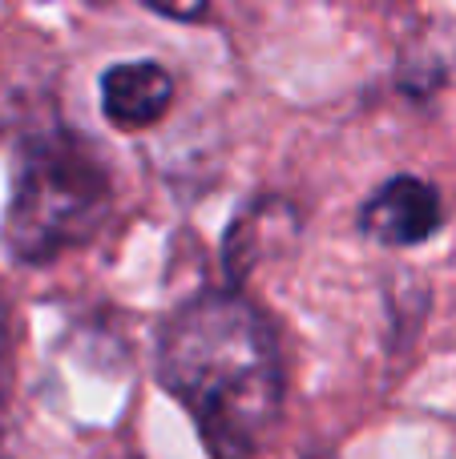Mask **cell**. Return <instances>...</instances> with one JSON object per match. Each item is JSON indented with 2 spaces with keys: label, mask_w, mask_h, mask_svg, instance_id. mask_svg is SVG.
<instances>
[{
  "label": "cell",
  "mask_w": 456,
  "mask_h": 459,
  "mask_svg": "<svg viewBox=\"0 0 456 459\" xmlns=\"http://www.w3.org/2000/svg\"><path fill=\"white\" fill-rule=\"evenodd\" d=\"M158 379L190 411L215 459H255L283 407V359L267 318L231 290H210L170 315Z\"/></svg>",
  "instance_id": "obj_1"
},
{
  "label": "cell",
  "mask_w": 456,
  "mask_h": 459,
  "mask_svg": "<svg viewBox=\"0 0 456 459\" xmlns=\"http://www.w3.org/2000/svg\"><path fill=\"white\" fill-rule=\"evenodd\" d=\"M110 210V174L85 137L69 129L29 134L16 153L4 210V250L16 262H53L89 242Z\"/></svg>",
  "instance_id": "obj_2"
},
{
  "label": "cell",
  "mask_w": 456,
  "mask_h": 459,
  "mask_svg": "<svg viewBox=\"0 0 456 459\" xmlns=\"http://www.w3.org/2000/svg\"><path fill=\"white\" fill-rule=\"evenodd\" d=\"M444 206L436 186L400 174L384 182L360 210V230L380 246H417L441 230Z\"/></svg>",
  "instance_id": "obj_3"
},
{
  "label": "cell",
  "mask_w": 456,
  "mask_h": 459,
  "mask_svg": "<svg viewBox=\"0 0 456 459\" xmlns=\"http://www.w3.org/2000/svg\"><path fill=\"white\" fill-rule=\"evenodd\" d=\"M174 81L158 61H121L101 73V109L113 126L145 129L166 117Z\"/></svg>",
  "instance_id": "obj_4"
},
{
  "label": "cell",
  "mask_w": 456,
  "mask_h": 459,
  "mask_svg": "<svg viewBox=\"0 0 456 459\" xmlns=\"http://www.w3.org/2000/svg\"><path fill=\"white\" fill-rule=\"evenodd\" d=\"M8 383H13V355H8V318L4 307H0V415H4L8 403Z\"/></svg>",
  "instance_id": "obj_5"
},
{
  "label": "cell",
  "mask_w": 456,
  "mask_h": 459,
  "mask_svg": "<svg viewBox=\"0 0 456 459\" xmlns=\"http://www.w3.org/2000/svg\"><path fill=\"white\" fill-rule=\"evenodd\" d=\"M153 13H162V16H174V21H198V16H206V8H170V4H150Z\"/></svg>",
  "instance_id": "obj_6"
}]
</instances>
